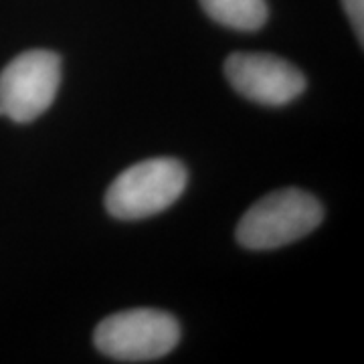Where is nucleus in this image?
<instances>
[{"label": "nucleus", "instance_id": "nucleus-6", "mask_svg": "<svg viewBox=\"0 0 364 364\" xmlns=\"http://www.w3.org/2000/svg\"><path fill=\"white\" fill-rule=\"evenodd\" d=\"M200 4L213 21L235 31H257L269 16L265 0H200Z\"/></svg>", "mask_w": 364, "mask_h": 364}, {"label": "nucleus", "instance_id": "nucleus-1", "mask_svg": "<svg viewBox=\"0 0 364 364\" xmlns=\"http://www.w3.org/2000/svg\"><path fill=\"white\" fill-rule=\"evenodd\" d=\"M324 219L318 198L298 188H284L263 196L237 225V241L253 251L284 247L294 243Z\"/></svg>", "mask_w": 364, "mask_h": 364}, {"label": "nucleus", "instance_id": "nucleus-3", "mask_svg": "<svg viewBox=\"0 0 364 364\" xmlns=\"http://www.w3.org/2000/svg\"><path fill=\"white\" fill-rule=\"evenodd\" d=\"M181 338L178 322L166 312L138 308L105 318L95 328V346L122 363H146L168 354Z\"/></svg>", "mask_w": 364, "mask_h": 364}, {"label": "nucleus", "instance_id": "nucleus-2", "mask_svg": "<svg viewBox=\"0 0 364 364\" xmlns=\"http://www.w3.org/2000/svg\"><path fill=\"white\" fill-rule=\"evenodd\" d=\"M186 168L174 158H152L122 172L105 193V208L122 221L152 217L178 200Z\"/></svg>", "mask_w": 364, "mask_h": 364}, {"label": "nucleus", "instance_id": "nucleus-5", "mask_svg": "<svg viewBox=\"0 0 364 364\" xmlns=\"http://www.w3.org/2000/svg\"><path fill=\"white\" fill-rule=\"evenodd\" d=\"M225 75L237 93L263 105H286L306 90V77L291 63L263 53H233Z\"/></svg>", "mask_w": 364, "mask_h": 364}, {"label": "nucleus", "instance_id": "nucleus-7", "mask_svg": "<svg viewBox=\"0 0 364 364\" xmlns=\"http://www.w3.org/2000/svg\"><path fill=\"white\" fill-rule=\"evenodd\" d=\"M342 4L356 31V37L360 43H364V0H342Z\"/></svg>", "mask_w": 364, "mask_h": 364}, {"label": "nucleus", "instance_id": "nucleus-4", "mask_svg": "<svg viewBox=\"0 0 364 364\" xmlns=\"http://www.w3.org/2000/svg\"><path fill=\"white\" fill-rule=\"evenodd\" d=\"M61 83L59 55L33 49L13 59L0 73V116L33 122L49 109Z\"/></svg>", "mask_w": 364, "mask_h": 364}]
</instances>
